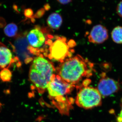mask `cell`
Listing matches in <instances>:
<instances>
[{"label": "cell", "instance_id": "6da1fadb", "mask_svg": "<svg viewBox=\"0 0 122 122\" xmlns=\"http://www.w3.org/2000/svg\"><path fill=\"white\" fill-rule=\"evenodd\" d=\"M93 65L80 55L67 58L57 68V75L63 81L74 85L84 77L92 75Z\"/></svg>", "mask_w": 122, "mask_h": 122}, {"label": "cell", "instance_id": "7a4b0ae2", "mask_svg": "<svg viewBox=\"0 0 122 122\" xmlns=\"http://www.w3.org/2000/svg\"><path fill=\"white\" fill-rule=\"evenodd\" d=\"M56 69L52 62L43 57L35 58L30 66L29 78L40 93L46 90Z\"/></svg>", "mask_w": 122, "mask_h": 122}, {"label": "cell", "instance_id": "3957f363", "mask_svg": "<svg viewBox=\"0 0 122 122\" xmlns=\"http://www.w3.org/2000/svg\"><path fill=\"white\" fill-rule=\"evenodd\" d=\"M75 102L78 106L83 109H92L101 106L102 96L96 88L84 86L77 94Z\"/></svg>", "mask_w": 122, "mask_h": 122}, {"label": "cell", "instance_id": "277c9868", "mask_svg": "<svg viewBox=\"0 0 122 122\" xmlns=\"http://www.w3.org/2000/svg\"><path fill=\"white\" fill-rule=\"evenodd\" d=\"M75 86L63 81L58 75L55 74L46 90L49 97L60 104V103L65 102V96L71 92Z\"/></svg>", "mask_w": 122, "mask_h": 122}, {"label": "cell", "instance_id": "5b68a950", "mask_svg": "<svg viewBox=\"0 0 122 122\" xmlns=\"http://www.w3.org/2000/svg\"><path fill=\"white\" fill-rule=\"evenodd\" d=\"M49 50V58L61 63L70 55L69 47L66 42L65 38H59L57 39L51 44Z\"/></svg>", "mask_w": 122, "mask_h": 122}, {"label": "cell", "instance_id": "8992f818", "mask_svg": "<svg viewBox=\"0 0 122 122\" xmlns=\"http://www.w3.org/2000/svg\"><path fill=\"white\" fill-rule=\"evenodd\" d=\"M101 75L102 77L99 82L97 89L102 96L107 97L119 91L120 86L118 82L107 77L104 73Z\"/></svg>", "mask_w": 122, "mask_h": 122}, {"label": "cell", "instance_id": "52a82bcc", "mask_svg": "<svg viewBox=\"0 0 122 122\" xmlns=\"http://www.w3.org/2000/svg\"><path fill=\"white\" fill-rule=\"evenodd\" d=\"M108 37V30L106 28L102 25H98L94 26L92 29L88 39L91 43L100 44L106 41Z\"/></svg>", "mask_w": 122, "mask_h": 122}, {"label": "cell", "instance_id": "ba28073f", "mask_svg": "<svg viewBox=\"0 0 122 122\" xmlns=\"http://www.w3.org/2000/svg\"><path fill=\"white\" fill-rule=\"evenodd\" d=\"M27 39L30 47L39 48L44 45L45 37L44 34L37 29H34L30 31L27 34Z\"/></svg>", "mask_w": 122, "mask_h": 122}, {"label": "cell", "instance_id": "9c48e42d", "mask_svg": "<svg viewBox=\"0 0 122 122\" xmlns=\"http://www.w3.org/2000/svg\"><path fill=\"white\" fill-rule=\"evenodd\" d=\"M14 61L11 50L0 42V69L8 68Z\"/></svg>", "mask_w": 122, "mask_h": 122}, {"label": "cell", "instance_id": "30bf717a", "mask_svg": "<svg viewBox=\"0 0 122 122\" xmlns=\"http://www.w3.org/2000/svg\"><path fill=\"white\" fill-rule=\"evenodd\" d=\"M62 22L61 17L57 13H53L51 14L47 20V24L49 26L55 30L59 29Z\"/></svg>", "mask_w": 122, "mask_h": 122}, {"label": "cell", "instance_id": "8fae6325", "mask_svg": "<svg viewBox=\"0 0 122 122\" xmlns=\"http://www.w3.org/2000/svg\"><path fill=\"white\" fill-rule=\"evenodd\" d=\"M111 36L113 41L116 43L122 44V27L117 26L112 30Z\"/></svg>", "mask_w": 122, "mask_h": 122}, {"label": "cell", "instance_id": "7c38bea8", "mask_svg": "<svg viewBox=\"0 0 122 122\" xmlns=\"http://www.w3.org/2000/svg\"><path fill=\"white\" fill-rule=\"evenodd\" d=\"M4 32L6 36L9 37H13L17 34V26L14 23H10L5 26L4 29Z\"/></svg>", "mask_w": 122, "mask_h": 122}, {"label": "cell", "instance_id": "4fadbf2b", "mask_svg": "<svg viewBox=\"0 0 122 122\" xmlns=\"http://www.w3.org/2000/svg\"><path fill=\"white\" fill-rule=\"evenodd\" d=\"M12 72L8 68H5L0 72V79L4 82H9L12 80Z\"/></svg>", "mask_w": 122, "mask_h": 122}, {"label": "cell", "instance_id": "5bb4252c", "mask_svg": "<svg viewBox=\"0 0 122 122\" xmlns=\"http://www.w3.org/2000/svg\"><path fill=\"white\" fill-rule=\"evenodd\" d=\"M117 12L118 15L122 17V1L118 4L117 7Z\"/></svg>", "mask_w": 122, "mask_h": 122}, {"label": "cell", "instance_id": "9a60e30c", "mask_svg": "<svg viewBox=\"0 0 122 122\" xmlns=\"http://www.w3.org/2000/svg\"><path fill=\"white\" fill-rule=\"evenodd\" d=\"M116 121L117 122H122V108L119 114L117 117Z\"/></svg>", "mask_w": 122, "mask_h": 122}, {"label": "cell", "instance_id": "2e32d148", "mask_svg": "<svg viewBox=\"0 0 122 122\" xmlns=\"http://www.w3.org/2000/svg\"><path fill=\"white\" fill-rule=\"evenodd\" d=\"M57 1L59 2L60 4L63 5H66L71 2V0H57Z\"/></svg>", "mask_w": 122, "mask_h": 122}, {"label": "cell", "instance_id": "e0dca14e", "mask_svg": "<svg viewBox=\"0 0 122 122\" xmlns=\"http://www.w3.org/2000/svg\"><path fill=\"white\" fill-rule=\"evenodd\" d=\"M31 12L32 11H30V9H26L25 11V15L26 16H30L31 15Z\"/></svg>", "mask_w": 122, "mask_h": 122}, {"label": "cell", "instance_id": "ac0fdd59", "mask_svg": "<svg viewBox=\"0 0 122 122\" xmlns=\"http://www.w3.org/2000/svg\"><path fill=\"white\" fill-rule=\"evenodd\" d=\"M121 104H122V99H121Z\"/></svg>", "mask_w": 122, "mask_h": 122}]
</instances>
